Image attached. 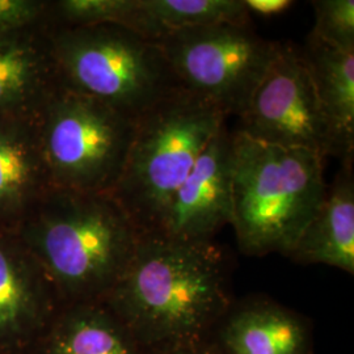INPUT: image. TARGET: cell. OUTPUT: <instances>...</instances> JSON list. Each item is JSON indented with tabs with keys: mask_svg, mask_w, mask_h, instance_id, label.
Segmentation results:
<instances>
[{
	"mask_svg": "<svg viewBox=\"0 0 354 354\" xmlns=\"http://www.w3.org/2000/svg\"><path fill=\"white\" fill-rule=\"evenodd\" d=\"M28 354H146L102 302L66 304Z\"/></svg>",
	"mask_w": 354,
	"mask_h": 354,
	"instance_id": "obj_15",
	"label": "cell"
},
{
	"mask_svg": "<svg viewBox=\"0 0 354 354\" xmlns=\"http://www.w3.org/2000/svg\"><path fill=\"white\" fill-rule=\"evenodd\" d=\"M62 304L15 230L0 227V354H28Z\"/></svg>",
	"mask_w": 354,
	"mask_h": 354,
	"instance_id": "obj_9",
	"label": "cell"
},
{
	"mask_svg": "<svg viewBox=\"0 0 354 354\" xmlns=\"http://www.w3.org/2000/svg\"><path fill=\"white\" fill-rule=\"evenodd\" d=\"M238 118L236 131L251 140L353 165L354 152L339 138L319 102L302 50L291 42H279L266 75Z\"/></svg>",
	"mask_w": 354,
	"mask_h": 354,
	"instance_id": "obj_8",
	"label": "cell"
},
{
	"mask_svg": "<svg viewBox=\"0 0 354 354\" xmlns=\"http://www.w3.org/2000/svg\"><path fill=\"white\" fill-rule=\"evenodd\" d=\"M57 82L138 120L180 88L158 41L115 24L50 26Z\"/></svg>",
	"mask_w": 354,
	"mask_h": 354,
	"instance_id": "obj_5",
	"label": "cell"
},
{
	"mask_svg": "<svg viewBox=\"0 0 354 354\" xmlns=\"http://www.w3.org/2000/svg\"><path fill=\"white\" fill-rule=\"evenodd\" d=\"M62 306L102 302L140 234L111 193L49 188L15 228Z\"/></svg>",
	"mask_w": 354,
	"mask_h": 354,
	"instance_id": "obj_2",
	"label": "cell"
},
{
	"mask_svg": "<svg viewBox=\"0 0 354 354\" xmlns=\"http://www.w3.org/2000/svg\"><path fill=\"white\" fill-rule=\"evenodd\" d=\"M55 84L46 23L0 36V117L37 111Z\"/></svg>",
	"mask_w": 354,
	"mask_h": 354,
	"instance_id": "obj_14",
	"label": "cell"
},
{
	"mask_svg": "<svg viewBox=\"0 0 354 354\" xmlns=\"http://www.w3.org/2000/svg\"><path fill=\"white\" fill-rule=\"evenodd\" d=\"M146 354H223L210 339L205 342H193L187 345H180L174 348H167L160 351H152Z\"/></svg>",
	"mask_w": 354,
	"mask_h": 354,
	"instance_id": "obj_22",
	"label": "cell"
},
{
	"mask_svg": "<svg viewBox=\"0 0 354 354\" xmlns=\"http://www.w3.org/2000/svg\"><path fill=\"white\" fill-rule=\"evenodd\" d=\"M324 159L234 131L231 226L239 251L285 257L324 201Z\"/></svg>",
	"mask_w": 354,
	"mask_h": 354,
	"instance_id": "obj_3",
	"label": "cell"
},
{
	"mask_svg": "<svg viewBox=\"0 0 354 354\" xmlns=\"http://www.w3.org/2000/svg\"><path fill=\"white\" fill-rule=\"evenodd\" d=\"M50 188L36 111L0 117V227L15 230Z\"/></svg>",
	"mask_w": 354,
	"mask_h": 354,
	"instance_id": "obj_12",
	"label": "cell"
},
{
	"mask_svg": "<svg viewBox=\"0 0 354 354\" xmlns=\"http://www.w3.org/2000/svg\"><path fill=\"white\" fill-rule=\"evenodd\" d=\"M232 143L226 122L209 140L189 175L176 190L158 236L178 241H213L231 223Z\"/></svg>",
	"mask_w": 354,
	"mask_h": 354,
	"instance_id": "obj_10",
	"label": "cell"
},
{
	"mask_svg": "<svg viewBox=\"0 0 354 354\" xmlns=\"http://www.w3.org/2000/svg\"><path fill=\"white\" fill-rule=\"evenodd\" d=\"M315 26L311 30L329 45L344 51H354L353 0H315Z\"/></svg>",
	"mask_w": 354,
	"mask_h": 354,
	"instance_id": "obj_19",
	"label": "cell"
},
{
	"mask_svg": "<svg viewBox=\"0 0 354 354\" xmlns=\"http://www.w3.org/2000/svg\"><path fill=\"white\" fill-rule=\"evenodd\" d=\"M142 6L168 33L216 24H250L244 0H142Z\"/></svg>",
	"mask_w": 354,
	"mask_h": 354,
	"instance_id": "obj_18",
	"label": "cell"
},
{
	"mask_svg": "<svg viewBox=\"0 0 354 354\" xmlns=\"http://www.w3.org/2000/svg\"><path fill=\"white\" fill-rule=\"evenodd\" d=\"M50 188L111 193L130 151L137 121L58 82L36 111Z\"/></svg>",
	"mask_w": 354,
	"mask_h": 354,
	"instance_id": "obj_6",
	"label": "cell"
},
{
	"mask_svg": "<svg viewBox=\"0 0 354 354\" xmlns=\"http://www.w3.org/2000/svg\"><path fill=\"white\" fill-rule=\"evenodd\" d=\"M301 50L319 102L344 146L354 152V51L340 50L313 32Z\"/></svg>",
	"mask_w": 354,
	"mask_h": 354,
	"instance_id": "obj_16",
	"label": "cell"
},
{
	"mask_svg": "<svg viewBox=\"0 0 354 354\" xmlns=\"http://www.w3.org/2000/svg\"><path fill=\"white\" fill-rule=\"evenodd\" d=\"M49 1L0 0V36L46 23Z\"/></svg>",
	"mask_w": 354,
	"mask_h": 354,
	"instance_id": "obj_20",
	"label": "cell"
},
{
	"mask_svg": "<svg viewBox=\"0 0 354 354\" xmlns=\"http://www.w3.org/2000/svg\"><path fill=\"white\" fill-rule=\"evenodd\" d=\"M180 88L239 117L272 64L279 42L250 24L181 29L158 41Z\"/></svg>",
	"mask_w": 354,
	"mask_h": 354,
	"instance_id": "obj_7",
	"label": "cell"
},
{
	"mask_svg": "<svg viewBox=\"0 0 354 354\" xmlns=\"http://www.w3.org/2000/svg\"><path fill=\"white\" fill-rule=\"evenodd\" d=\"M288 259L302 266H332L353 276V165H342Z\"/></svg>",
	"mask_w": 354,
	"mask_h": 354,
	"instance_id": "obj_13",
	"label": "cell"
},
{
	"mask_svg": "<svg viewBox=\"0 0 354 354\" xmlns=\"http://www.w3.org/2000/svg\"><path fill=\"white\" fill-rule=\"evenodd\" d=\"M46 24L50 26H88L115 24L143 37L160 41L168 35L142 0H59L49 3Z\"/></svg>",
	"mask_w": 354,
	"mask_h": 354,
	"instance_id": "obj_17",
	"label": "cell"
},
{
	"mask_svg": "<svg viewBox=\"0 0 354 354\" xmlns=\"http://www.w3.org/2000/svg\"><path fill=\"white\" fill-rule=\"evenodd\" d=\"M210 340L223 354L314 353L310 320L261 294L234 301Z\"/></svg>",
	"mask_w": 354,
	"mask_h": 354,
	"instance_id": "obj_11",
	"label": "cell"
},
{
	"mask_svg": "<svg viewBox=\"0 0 354 354\" xmlns=\"http://www.w3.org/2000/svg\"><path fill=\"white\" fill-rule=\"evenodd\" d=\"M225 122L216 106L184 89L137 120L127 163L111 194L140 236L159 231L178 187Z\"/></svg>",
	"mask_w": 354,
	"mask_h": 354,
	"instance_id": "obj_4",
	"label": "cell"
},
{
	"mask_svg": "<svg viewBox=\"0 0 354 354\" xmlns=\"http://www.w3.org/2000/svg\"><path fill=\"white\" fill-rule=\"evenodd\" d=\"M244 6L250 16L270 19L288 12L295 3L291 0H244Z\"/></svg>",
	"mask_w": 354,
	"mask_h": 354,
	"instance_id": "obj_21",
	"label": "cell"
},
{
	"mask_svg": "<svg viewBox=\"0 0 354 354\" xmlns=\"http://www.w3.org/2000/svg\"><path fill=\"white\" fill-rule=\"evenodd\" d=\"M102 304L146 353L205 342L234 304L227 257L214 241L140 236Z\"/></svg>",
	"mask_w": 354,
	"mask_h": 354,
	"instance_id": "obj_1",
	"label": "cell"
}]
</instances>
